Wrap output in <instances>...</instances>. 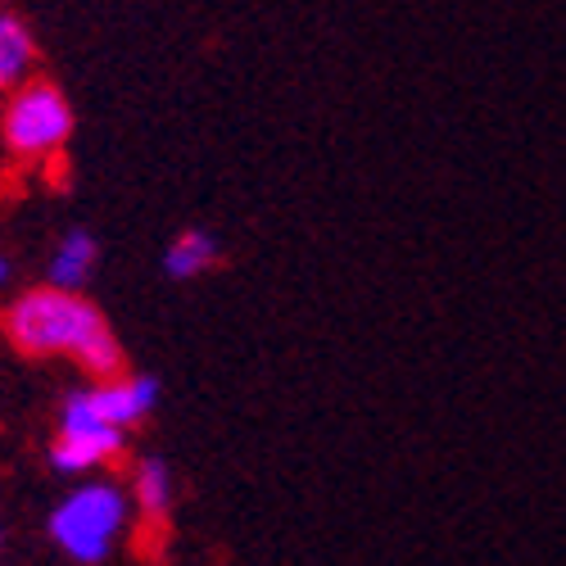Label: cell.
I'll use <instances>...</instances> for the list:
<instances>
[{
  "mask_svg": "<svg viewBox=\"0 0 566 566\" xmlns=\"http://www.w3.org/2000/svg\"><path fill=\"white\" fill-rule=\"evenodd\" d=\"M91 395H96V408L105 412V421L123 427L127 436L150 421V412L159 408V381L146 371H114V376H96L91 381Z\"/></svg>",
  "mask_w": 566,
  "mask_h": 566,
  "instance_id": "277c9868",
  "label": "cell"
},
{
  "mask_svg": "<svg viewBox=\"0 0 566 566\" xmlns=\"http://www.w3.org/2000/svg\"><path fill=\"white\" fill-rule=\"evenodd\" d=\"M10 281H14V263L0 254V291H10Z\"/></svg>",
  "mask_w": 566,
  "mask_h": 566,
  "instance_id": "30bf717a",
  "label": "cell"
},
{
  "mask_svg": "<svg viewBox=\"0 0 566 566\" xmlns=\"http://www.w3.org/2000/svg\"><path fill=\"white\" fill-rule=\"evenodd\" d=\"M32 69H36V36H32V28L14 10H0V96H6L10 86H19Z\"/></svg>",
  "mask_w": 566,
  "mask_h": 566,
  "instance_id": "9c48e42d",
  "label": "cell"
},
{
  "mask_svg": "<svg viewBox=\"0 0 566 566\" xmlns=\"http://www.w3.org/2000/svg\"><path fill=\"white\" fill-rule=\"evenodd\" d=\"M218 263H222V245H218V235L209 227L177 231L172 241H168V250H164V259H159V268H164L168 281H200Z\"/></svg>",
  "mask_w": 566,
  "mask_h": 566,
  "instance_id": "52a82bcc",
  "label": "cell"
},
{
  "mask_svg": "<svg viewBox=\"0 0 566 566\" xmlns=\"http://www.w3.org/2000/svg\"><path fill=\"white\" fill-rule=\"evenodd\" d=\"M127 526H132V494L127 485L105 476H77V485L45 516L51 544L77 566L109 562L123 548Z\"/></svg>",
  "mask_w": 566,
  "mask_h": 566,
  "instance_id": "7a4b0ae2",
  "label": "cell"
},
{
  "mask_svg": "<svg viewBox=\"0 0 566 566\" xmlns=\"http://www.w3.org/2000/svg\"><path fill=\"white\" fill-rule=\"evenodd\" d=\"M0 544H6V531H0Z\"/></svg>",
  "mask_w": 566,
  "mask_h": 566,
  "instance_id": "8fae6325",
  "label": "cell"
},
{
  "mask_svg": "<svg viewBox=\"0 0 566 566\" xmlns=\"http://www.w3.org/2000/svg\"><path fill=\"white\" fill-rule=\"evenodd\" d=\"M127 494H132V512L146 516V522L164 526L168 512L177 503V481H172V467L164 458H140L132 481H127Z\"/></svg>",
  "mask_w": 566,
  "mask_h": 566,
  "instance_id": "ba28073f",
  "label": "cell"
},
{
  "mask_svg": "<svg viewBox=\"0 0 566 566\" xmlns=\"http://www.w3.org/2000/svg\"><path fill=\"white\" fill-rule=\"evenodd\" d=\"M0 332L28 358H69L91 376L123 371V345L86 291L36 286L0 308Z\"/></svg>",
  "mask_w": 566,
  "mask_h": 566,
  "instance_id": "6da1fadb",
  "label": "cell"
},
{
  "mask_svg": "<svg viewBox=\"0 0 566 566\" xmlns=\"http://www.w3.org/2000/svg\"><path fill=\"white\" fill-rule=\"evenodd\" d=\"M96 268H101V241L86 227H73L60 235L51 263H45V281L60 291H86Z\"/></svg>",
  "mask_w": 566,
  "mask_h": 566,
  "instance_id": "8992f818",
  "label": "cell"
},
{
  "mask_svg": "<svg viewBox=\"0 0 566 566\" xmlns=\"http://www.w3.org/2000/svg\"><path fill=\"white\" fill-rule=\"evenodd\" d=\"M73 140V105L69 96L45 82V77H23L19 86L6 91L0 105V146L19 164H55Z\"/></svg>",
  "mask_w": 566,
  "mask_h": 566,
  "instance_id": "3957f363",
  "label": "cell"
},
{
  "mask_svg": "<svg viewBox=\"0 0 566 566\" xmlns=\"http://www.w3.org/2000/svg\"><path fill=\"white\" fill-rule=\"evenodd\" d=\"M127 449V431L118 427H101V431H55L51 449H45V458H51V467L60 471V476H91V471H105L109 462H118Z\"/></svg>",
  "mask_w": 566,
  "mask_h": 566,
  "instance_id": "5b68a950",
  "label": "cell"
}]
</instances>
